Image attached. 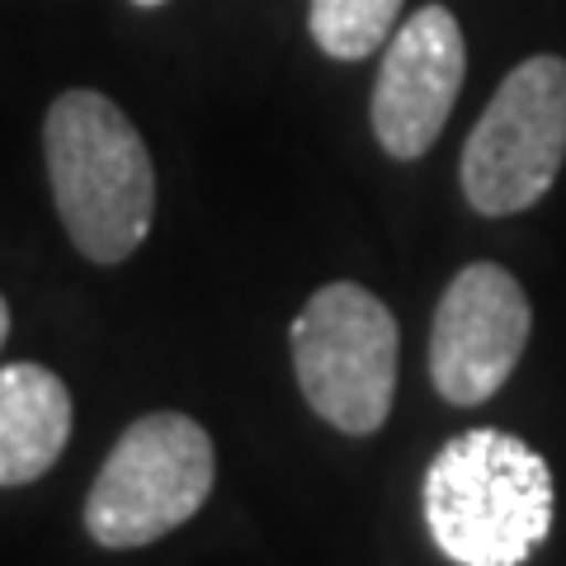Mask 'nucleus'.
I'll list each match as a JSON object with an SVG mask.
<instances>
[{"label":"nucleus","mask_w":566,"mask_h":566,"mask_svg":"<svg viewBox=\"0 0 566 566\" xmlns=\"http://www.w3.org/2000/svg\"><path fill=\"white\" fill-rule=\"evenodd\" d=\"M43 156L76 251L95 264L128 260L156 218V170L133 118L99 91H66L48 109Z\"/></svg>","instance_id":"nucleus-1"},{"label":"nucleus","mask_w":566,"mask_h":566,"mask_svg":"<svg viewBox=\"0 0 566 566\" xmlns=\"http://www.w3.org/2000/svg\"><path fill=\"white\" fill-rule=\"evenodd\" d=\"M553 472L505 430H463L424 472V528L458 566H524L553 534Z\"/></svg>","instance_id":"nucleus-2"},{"label":"nucleus","mask_w":566,"mask_h":566,"mask_svg":"<svg viewBox=\"0 0 566 566\" xmlns=\"http://www.w3.org/2000/svg\"><path fill=\"white\" fill-rule=\"evenodd\" d=\"M218 458L199 420L151 411L118 434L85 495V534L99 547H147L189 524L212 495Z\"/></svg>","instance_id":"nucleus-3"},{"label":"nucleus","mask_w":566,"mask_h":566,"mask_svg":"<svg viewBox=\"0 0 566 566\" xmlns=\"http://www.w3.org/2000/svg\"><path fill=\"white\" fill-rule=\"evenodd\" d=\"M297 387L340 434H374L397 397V322L364 283H326L293 322Z\"/></svg>","instance_id":"nucleus-4"},{"label":"nucleus","mask_w":566,"mask_h":566,"mask_svg":"<svg viewBox=\"0 0 566 566\" xmlns=\"http://www.w3.org/2000/svg\"><path fill=\"white\" fill-rule=\"evenodd\" d=\"M566 161V62L553 52L524 57L463 147V193L482 218L534 208Z\"/></svg>","instance_id":"nucleus-5"},{"label":"nucleus","mask_w":566,"mask_h":566,"mask_svg":"<svg viewBox=\"0 0 566 566\" xmlns=\"http://www.w3.org/2000/svg\"><path fill=\"white\" fill-rule=\"evenodd\" d=\"M534 312L505 264L476 260L453 274L434 307L430 378L453 406L491 401L524 359Z\"/></svg>","instance_id":"nucleus-6"},{"label":"nucleus","mask_w":566,"mask_h":566,"mask_svg":"<svg viewBox=\"0 0 566 566\" xmlns=\"http://www.w3.org/2000/svg\"><path fill=\"white\" fill-rule=\"evenodd\" d=\"M468 76L463 24L444 6H424L387 39L374 81V133L392 161H420L439 142Z\"/></svg>","instance_id":"nucleus-7"},{"label":"nucleus","mask_w":566,"mask_h":566,"mask_svg":"<svg viewBox=\"0 0 566 566\" xmlns=\"http://www.w3.org/2000/svg\"><path fill=\"white\" fill-rule=\"evenodd\" d=\"M71 439V392L43 364L0 368V486H29Z\"/></svg>","instance_id":"nucleus-8"},{"label":"nucleus","mask_w":566,"mask_h":566,"mask_svg":"<svg viewBox=\"0 0 566 566\" xmlns=\"http://www.w3.org/2000/svg\"><path fill=\"white\" fill-rule=\"evenodd\" d=\"M401 0H312L307 29L335 62H364L397 33Z\"/></svg>","instance_id":"nucleus-9"},{"label":"nucleus","mask_w":566,"mask_h":566,"mask_svg":"<svg viewBox=\"0 0 566 566\" xmlns=\"http://www.w3.org/2000/svg\"><path fill=\"white\" fill-rule=\"evenodd\" d=\"M6 335H10V307H6V297H0V345H6Z\"/></svg>","instance_id":"nucleus-10"},{"label":"nucleus","mask_w":566,"mask_h":566,"mask_svg":"<svg viewBox=\"0 0 566 566\" xmlns=\"http://www.w3.org/2000/svg\"><path fill=\"white\" fill-rule=\"evenodd\" d=\"M137 10H156V6H166V0H133Z\"/></svg>","instance_id":"nucleus-11"}]
</instances>
